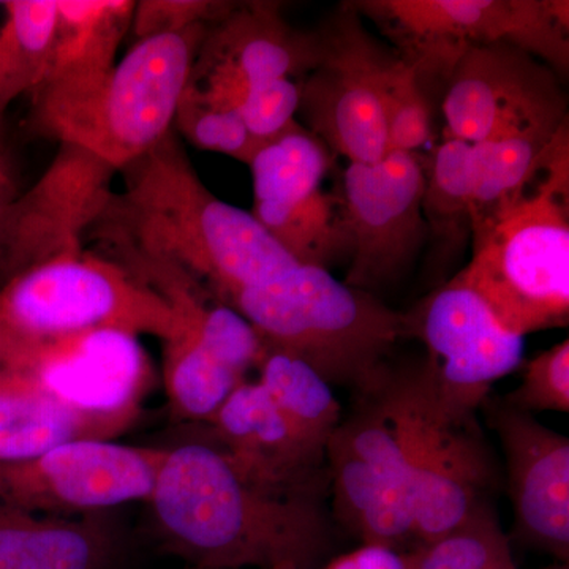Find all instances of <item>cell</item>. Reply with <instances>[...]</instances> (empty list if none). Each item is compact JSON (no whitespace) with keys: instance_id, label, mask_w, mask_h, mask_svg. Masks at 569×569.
<instances>
[{"instance_id":"obj_3","label":"cell","mask_w":569,"mask_h":569,"mask_svg":"<svg viewBox=\"0 0 569 569\" xmlns=\"http://www.w3.org/2000/svg\"><path fill=\"white\" fill-rule=\"evenodd\" d=\"M230 307L252 325L266 351L299 359L356 399L388 388L395 373L389 361L407 337L403 313L310 266L241 291Z\"/></svg>"},{"instance_id":"obj_5","label":"cell","mask_w":569,"mask_h":569,"mask_svg":"<svg viewBox=\"0 0 569 569\" xmlns=\"http://www.w3.org/2000/svg\"><path fill=\"white\" fill-rule=\"evenodd\" d=\"M537 178L471 224L473 254L455 276L520 337L569 321V190Z\"/></svg>"},{"instance_id":"obj_7","label":"cell","mask_w":569,"mask_h":569,"mask_svg":"<svg viewBox=\"0 0 569 569\" xmlns=\"http://www.w3.org/2000/svg\"><path fill=\"white\" fill-rule=\"evenodd\" d=\"M399 47V56L426 81L447 82L460 56L473 47L511 43L563 80L569 70L567 0H365L350 2Z\"/></svg>"},{"instance_id":"obj_23","label":"cell","mask_w":569,"mask_h":569,"mask_svg":"<svg viewBox=\"0 0 569 569\" xmlns=\"http://www.w3.org/2000/svg\"><path fill=\"white\" fill-rule=\"evenodd\" d=\"M475 146L445 138L427 168L422 213L427 239L432 242L433 264H451L471 236V211L477 193Z\"/></svg>"},{"instance_id":"obj_30","label":"cell","mask_w":569,"mask_h":569,"mask_svg":"<svg viewBox=\"0 0 569 569\" xmlns=\"http://www.w3.org/2000/svg\"><path fill=\"white\" fill-rule=\"evenodd\" d=\"M417 569H519L492 505L447 537L415 549Z\"/></svg>"},{"instance_id":"obj_27","label":"cell","mask_w":569,"mask_h":569,"mask_svg":"<svg viewBox=\"0 0 569 569\" xmlns=\"http://www.w3.org/2000/svg\"><path fill=\"white\" fill-rule=\"evenodd\" d=\"M264 388L288 425L307 448L326 456V448L342 422V407L332 387L299 359L266 351L258 366Z\"/></svg>"},{"instance_id":"obj_13","label":"cell","mask_w":569,"mask_h":569,"mask_svg":"<svg viewBox=\"0 0 569 569\" xmlns=\"http://www.w3.org/2000/svg\"><path fill=\"white\" fill-rule=\"evenodd\" d=\"M164 456L167 449L114 440L70 441L33 458L0 463V501L62 518L146 503Z\"/></svg>"},{"instance_id":"obj_4","label":"cell","mask_w":569,"mask_h":569,"mask_svg":"<svg viewBox=\"0 0 569 569\" xmlns=\"http://www.w3.org/2000/svg\"><path fill=\"white\" fill-rule=\"evenodd\" d=\"M208 24L138 40L100 80L32 96L33 132L102 159L116 171L173 130Z\"/></svg>"},{"instance_id":"obj_36","label":"cell","mask_w":569,"mask_h":569,"mask_svg":"<svg viewBox=\"0 0 569 569\" xmlns=\"http://www.w3.org/2000/svg\"><path fill=\"white\" fill-rule=\"evenodd\" d=\"M321 569H417L415 552L383 548V546L362 545L353 552L331 557Z\"/></svg>"},{"instance_id":"obj_25","label":"cell","mask_w":569,"mask_h":569,"mask_svg":"<svg viewBox=\"0 0 569 569\" xmlns=\"http://www.w3.org/2000/svg\"><path fill=\"white\" fill-rule=\"evenodd\" d=\"M0 22V129L7 111L47 73L58 0H3Z\"/></svg>"},{"instance_id":"obj_31","label":"cell","mask_w":569,"mask_h":569,"mask_svg":"<svg viewBox=\"0 0 569 569\" xmlns=\"http://www.w3.org/2000/svg\"><path fill=\"white\" fill-rule=\"evenodd\" d=\"M174 126L194 148L223 153L246 164L263 146L247 129L238 108L209 99L192 84L183 92Z\"/></svg>"},{"instance_id":"obj_12","label":"cell","mask_w":569,"mask_h":569,"mask_svg":"<svg viewBox=\"0 0 569 569\" xmlns=\"http://www.w3.org/2000/svg\"><path fill=\"white\" fill-rule=\"evenodd\" d=\"M403 316L407 337L427 348L421 369L430 391L456 417L477 415L492 385L523 362L526 337L507 331L455 277Z\"/></svg>"},{"instance_id":"obj_6","label":"cell","mask_w":569,"mask_h":569,"mask_svg":"<svg viewBox=\"0 0 569 569\" xmlns=\"http://www.w3.org/2000/svg\"><path fill=\"white\" fill-rule=\"evenodd\" d=\"M173 312L121 261L67 254L0 284V365L28 348L88 331L167 340Z\"/></svg>"},{"instance_id":"obj_24","label":"cell","mask_w":569,"mask_h":569,"mask_svg":"<svg viewBox=\"0 0 569 569\" xmlns=\"http://www.w3.org/2000/svg\"><path fill=\"white\" fill-rule=\"evenodd\" d=\"M252 216L298 266L329 271L353 253L339 194L320 189L295 203L253 206Z\"/></svg>"},{"instance_id":"obj_33","label":"cell","mask_w":569,"mask_h":569,"mask_svg":"<svg viewBox=\"0 0 569 569\" xmlns=\"http://www.w3.org/2000/svg\"><path fill=\"white\" fill-rule=\"evenodd\" d=\"M520 372L518 389L505 396L503 402L523 413H568L569 411V340L527 359Z\"/></svg>"},{"instance_id":"obj_40","label":"cell","mask_w":569,"mask_h":569,"mask_svg":"<svg viewBox=\"0 0 569 569\" xmlns=\"http://www.w3.org/2000/svg\"><path fill=\"white\" fill-rule=\"evenodd\" d=\"M183 569H216V568L186 567Z\"/></svg>"},{"instance_id":"obj_22","label":"cell","mask_w":569,"mask_h":569,"mask_svg":"<svg viewBox=\"0 0 569 569\" xmlns=\"http://www.w3.org/2000/svg\"><path fill=\"white\" fill-rule=\"evenodd\" d=\"M133 11V0H58L47 73L36 92L69 91L104 77L132 28Z\"/></svg>"},{"instance_id":"obj_9","label":"cell","mask_w":569,"mask_h":569,"mask_svg":"<svg viewBox=\"0 0 569 569\" xmlns=\"http://www.w3.org/2000/svg\"><path fill=\"white\" fill-rule=\"evenodd\" d=\"M326 448L332 519L362 545L417 549L410 466L387 391L356 399Z\"/></svg>"},{"instance_id":"obj_2","label":"cell","mask_w":569,"mask_h":569,"mask_svg":"<svg viewBox=\"0 0 569 569\" xmlns=\"http://www.w3.org/2000/svg\"><path fill=\"white\" fill-rule=\"evenodd\" d=\"M119 173L123 192L93 228L121 257L171 266L227 306L298 266L252 212L206 187L174 130Z\"/></svg>"},{"instance_id":"obj_21","label":"cell","mask_w":569,"mask_h":569,"mask_svg":"<svg viewBox=\"0 0 569 569\" xmlns=\"http://www.w3.org/2000/svg\"><path fill=\"white\" fill-rule=\"evenodd\" d=\"M141 410H81L31 388L0 380V463L33 458L70 441L114 440Z\"/></svg>"},{"instance_id":"obj_8","label":"cell","mask_w":569,"mask_h":569,"mask_svg":"<svg viewBox=\"0 0 569 569\" xmlns=\"http://www.w3.org/2000/svg\"><path fill=\"white\" fill-rule=\"evenodd\" d=\"M410 466L411 512L417 549L447 537L490 505L496 462L477 415L448 413L427 385L421 365L388 385Z\"/></svg>"},{"instance_id":"obj_20","label":"cell","mask_w":569,"mask_h":569,"mask_svg":"<svg viewBox=\"0 0 569 569\" xmlns=\"http://www.w3.org/2000/svg\"><path fill=\"white\" fill-rule=\"evenodd\" d=\"M130 559L116 509L62 518L0 501V569H129Z\"/></svg>"},{"instance_id":"obj_28","label":"cell","mask_w":569,"mask_h":569,"mask_svg":"<svg viewBox=\"0 0 569 569\" xmlns=\"http://www.w3.org/2000/svg\"><path fill=\"white\" fill-rule=\"evenodd\" d=\"M249 167L253 206L290 204L321 189L331 168V153L316 134L293 122L266 141Z\"/></svg>"},{"instance_id":"obj_34","label":"cell","mask_w":569,"mask_h":569,"mask_svg":"<svg viewBox=\"0 0 569 569\" xmlns=\"http://www.w3.org/2000/svg\"><path fill=\"white\" fill-rule=\"evenodd\" d=\"M301 102V82L291 78L264 82L247 89L236 102L247 129L261 144L296 122Z\"/></svg>"},{"instance_id":"obj_16","label":"cell","mask_w":569,"mask_h":569,"mask_svg":"<svg viewBox=\"0 0 569 569\" xmlns=\"http://www.w3.org/2000/svg\"><path fill=\"white\" fill-rule=\"evenodd\" d=\"M149 372L138 337L119 331L61 337L0 365V380L102 413L141 410Z\"/></svg>"},{"instance_id":"obj_39","label":"cell","mask_w":569,"mask_h":569,"mask_svg":"<svg viewBox=\"0 0 569 569\" xmlns=\"http://www.w3.org/2000/svg\"><path fill=\"white\" fill-rule=\"evenodd\" d=\"M271 569H298V568L293 567V565L284 563V565H279V567H274Z\"/></svg>"},{"instance_id":"obj_18","label":"cell","mask_w":569,"mask_h":569,"mask_svg":"<svg viewBox=\"0 0 569 569\" xmlns=\"http://www.w3.org/2000/svg\"><path fill=\"white\" fill-rule=\"evenodd\" d=\"M507 462L520 545L569 561V440L501 399L482 403Z\"/></svg>"},{"instance_id":"obj_17","label":"cell","mask_w":569,"mask_h":569,"mask_svg":"<svg viewBox=\"0 0 569 569\" xmlns=\"http://www.w3.org/2000/svg\"><path fill=\"white\" fill-rule=\"evenodd\" d=\"M321 56L320 32L296 31L280 3H236L209 26L190 84L216 102L236 107L253 86L307 77Z\"/></svg>"},{"instance_id":"obj_37","label":"cell","mask_w":569,"mask_h":569,"mask_svg":"<svg viewBox=\"0 0 569 569\" xmlns=\"http://www.w3.org/2000/svg\"><path fill=\"white\" fill-rule=\"evenodd\" d=\"M18 193H20V182H18L17 162L3 127L0 129V213Z\"/></svg>"},{"instance_id":"obj_32","label":"cell","mask_w":569,"mask_h":569,"mask_svg":"<svg viewBox=\"0 0 569 569\" xmlns=\"http://www.w3.org/2000/svg\"><path fill=\"white\" fill-rule=\"evenodd\" d=\"M389 152L417 153L432 138V104L417 71L400 58L387 93Z\"/></svg>"},{"instance_id":"obj_35","label":"cell","mask_w":569,"mask_h":569,"mask_svg":"<svg viewBox=\"0 0 569 569\" xmlns=\"http://www.w3.org/2000/svg\"><path fill=\"white\" fill-rule=\"evenodd\" d=\"M234 2L217 0H142L134 2L132 28L134 39L187 31L197 24L211 26L223 18Z\"/></svg>"},{"instance_id":"obj_19","label":"cell","mask_w":569,"mask_h":569,"mask_svg":"<svg viewBox=\"0 0 569 569\" xmlns=\"http://www.w3.org/2000/svg\"><path fill=\"white\" fill-rule=\"evenodd\" d=\"M201 426L254 477L282 488L331 492L326 456L299 440L258 381L239 385Z\"/></svg>"},{"instance_id":"obj_11","label":"cell","mask_w":569,"mask_h":569,"mask_svg":"<svg viewBox=\"0 0 569 569\" xmlns=\"http://www.w3.org/2000/svg\"><path fill=\"white\" fill-rule=\"evenodd\" d=\"M447 138L482 144L515 137L550 140L568 121L561 78L511 43L473 47L445 82Z\"/></svg>"},{"instance_id":"obj_14","label":"cell","mask_w":569,"mask_h":569,"mask_svg":"<svg viewBox=\"0 0 569 569\" xmlns=\"http://www.w3.org/2000/svg\"><path fill=\"white\" fill-rule=\"evenodd\" d=\"M426 174L417 153L348 164L342 200L353 253L343 282L377 296L410 272L427 241Z\"/></svg>"},{"instance_id":"obj_29","label":"cell","mask_w":569,"mask_h":569,"mask_svg":"<svg viewBox=\"0 0 569 569\" xmlns=\"http://www.w3.org/2000/svg\"><path fill=\"white\" fill-rule=\"evenodd\" d=\"M550 141L552 138L515 137L473 144L478 181L471 224L485 219L498 206L519 198L537 181L539 162Z\"/></svg>"},{"instance_id":"obj_10","label":"cell","mask_w":569,"mask_h":569,"mask_svg":"<svg viewBox=\"0 0 569 569\" xmlns=\"http://www.w3.org/2000/svg\"><path fill=\"white\" fill-rule=\"evenodd\" d=\"M320 37V61L301 82L299 112L326 148L350 163H376L389 153L387 93L400 56L370 36L351 3Z\"/></svg>"},{"instance_id":"obj_15","label":"cell","mask_w":569,"mask_h":569,"mask_svg":"<svg viewBox=\"0 0 569 569\" xmlns=\"http://www.w3.org/2000/svg\"><path fill=\"white\" fill-rule=\"evenodd\" d=\"M116 173L93 153L59 144L44 173L0 213V284L82 252V239L110 206Z\"/></svg>"},{"instance_id":"obj_26","label":"cell","mask_w":569,"mask_h":569,"mask_svg":"<svg viewBox=\"0 0 569 569\" xmlns=\"http://www.w3.org/2000/svg\"><path fill=\"white\" fill-rule=\"evenodd\" d=\"M163 381L171 415L204 425L246 378L220 362L190 329L174 326L163 340Z\"/></svg>"},{"instance_id":"obj_1","label":"cell","mask_w":569,"mask_h":569,"mask_svg":"<svg viewBox=\"0 0 569 569\" xmlns=\"http://www.w3.org/2000/svg\"><path fill=\"white\" fill-rule=\"evenodd\" d=\"M167 449L151 497V535L187 567L321 569L336 549L328 490L271 485L239 466L198 425Z\"/></svg>"},{"instance_id":"obj_38","label":"cell","mask_w":569,"mask_h":569,"mask_svg":"<svg viewBox=\"0 0 569 569\" xmlns=\"http://www.w3.org/2000/svg\"><path fill=\"white\" fill-rule=\"evenodd\" d=\"M545 569H569V565L568 563H560V561H557L556 565H550V567L545 568Z\"/></svg>"}]
</instances>
